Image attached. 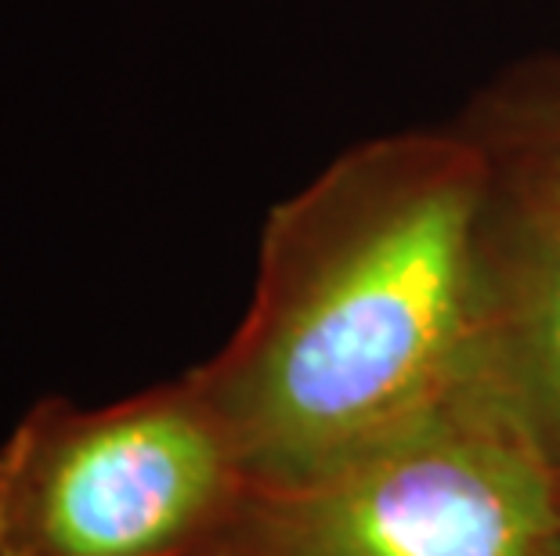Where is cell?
I'll list each match as a JSON object with an SVG mask.
<instances>
[{"instance_id":"6da1fadb","label":"cell","mask_w":560,"mask_h":556,"mask_svg":"<svg viewBox=\"0 0 560 556\" xmlns=\"http://www.w3.org/2000/svg\"><path fill=\"white\" fill-rule=\"evenodd\" d=\"M492 152L474 127L348 149L268 214L240 329L192 380L249 484L362 452L478 369Z\"/></svg>"},{"instance_id":"7a4b0ae2","label":"cell","mask_w":560,"mask_h":556,"mask_svg":"<svg viewBox=\"0 0 560 556\" xmlns=\"http://www.w3.org/2000/svg\"><path fill=\"white\" fill-rule=\"evenodd\" d=\"M202 556H560V473L474 369L412 423L293 484H249Z\"/></svg>"},{"instance_id":"3957f363","label":"cell","mask_w":560,"mask_h":556,"mask_svg":"<svg viewBox=\"0 0 560 556\" xmlns=\"http://www.w3.org/2000/svg\"><path fill=\"white\" fill-rule=\"evenodd\" d=\"M243 488L188 372L102 409L47 398L0 445V556H202Z\"/></svg>"},{"instance_id":"277c9868","label":"cell","mask_w":560,"mask_h":556,"mask_svg":"<svg viewBox=\"0 0 560 556\" xmlns=\"http://www.w3.org/2000/svg\"><path fill=\"white\" fill-rule=\"evenodd\" d=\"M470 127L492 152L478 369L560 473V163L481 113Z\"/></svg>"},{"instance_id":"5b68a950","label":"cell","mask_w":560,"mask_h":556,"mask_svg":"<svg viewBox=\"0 0 560 556\" xmlns=\"http://www.w3.org/2000/svg\"><path fill=\"white\" fill-rule=\"evenodd\" d=\"M485 120L514 130L560 163V69L553 76H528L524 84L499 91L481 109Z\"/></svg>"}]
</instances>
